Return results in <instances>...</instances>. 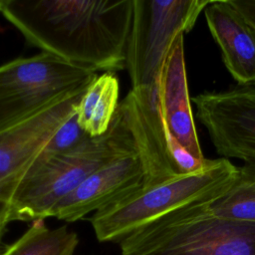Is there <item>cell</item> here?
<instances>
[{
    "instance_id": "1",
    "label": "cell",
    "mask_w": 255,
    "mask_h": 255,
    "mask_svg": "<svg viewBox=\"0 0 255 255\" xmlns=\"http://www.w3.org/2000/svg\"><path fill=\"white\" fill-rule=\"evenodd\" d=\"M1 13L42 52L95 71L126 67L132 0H4Z\"/></svg>"
},
{
    "instance_id": "2",
    "label": "cell",
    "mask_w": 255,
    "mask_h": 255,
    "mask_svg": "<svg viewBox=\"0 0 255 255\" xmlns=\"http://www.w3.org/2000/svg\"><path fill=\"white\" fill-rule=\"evenodd\" d=\"M137 154V147L123 113L117 109L108 130L89 136L61 153L42 152L35 159L13 198L11 221L51 217L55 206L88 176L107 163Z\"/></svg>"
},
{
    "instance_id": "3",
    "label": "cell",
    "mask_w": 255,
    "mask_h": 255,
    "mask_svg": "<svg viewBox=\"0 0 255 255\" xmlns=\"http://www.w3.org/2000/svg\"><path fill=\"white\" fill-rule=\"evenodd\" d=\"M170 211L120 241L121 255H255V223L220 218L208 204Z\"/></svg>"
},
{
    "instance_id": "4",
    "label": "cell",
    "mask_w": 255,
    "mask_h": 255,
    "mask_svg": "<svg viewBox=\"0 0 255 255\" xmlns=\"http://www.w3.org/2000/svg\"><path fill=\"white\" fill-rule=\"evenodd\" d=\"M238 167L227 158L208 159L201 168L159 184L140 187L93 214L91 224L101 242L121 241L142 225L183 206L211 202L225 193Z\"/></svg>"
},
{
    "instance_id": "5",
    "label": "cell",
    "mask_w": 255,
    "mask_h": 255,
    "mask_svg": "<svg viewBox=\"0 0 255 255\" xmlns=\"http://www.w3.org/2000/svg\"><path fill=\"white\" fill-rule=\"evenodd\" d=\"M97 71L52 54L17 58L0 66V131L9 129L55 103L86 91Z\"/></svg>"
},
{
    "instance_id": "6",
    "label": "cell",
    "mask_w": 255,
    "mask_h": 255,
    "mask_svg": "<svg viewBox=\"0 0 255 255\" xmlns=\"http://www.w3.org/2000/svg\"><path fill=\"white\" fill-rule=\"evenodd\" d=\"M208 0H132L126 53L131 88L157 83L168 50L179 34L189 32Z\"/></svg>"
},
{
    "instance_id": "7",
    "label": "cell",
    "mask_w": 255,
    "mask_h": 255,
    "mask_svg": "<svg viewBox=\"0 0 255 255\" xmlns=\"http://www.w3.org/2000/svg\"><path fill=\"white\" fill-rule=\"evenodd\" d=\"M84 93L66 97L0 131V228L11 222L13 198L30 167L60 127L76 114Z\"/></svg>"
},
{
    "instance_id": "8",
    "label": "cell",
    "mask_w": 255,
    "mask_h": 255,
    "mask_svg": "<svg viewBox=\"0 0 255 255\" xmlns=\"http://www.w3.org/2000/svg\"><path fill=\"white\" fill-rule=\"evenodd\" d=\"M118 108L132 133L143 166L141 187L153 186L204 166L173 148L160 112L157 83L131 88Z\"/></svg>"
},
{
    "instance_id": "9",
    "label": "cell",
    "mask_w": 255,
    "mask_h": 255,
    "mask_svg": "<svg viewBox=\"0 0 255 255\" xmlns=\"http://www.w3.org/2000/svg\"><path fill=\"white\" fill-rule=\"evenodd\" d=\"M192 102L218 154L255 161V88L204 92Z\"/></svg>"
},
{
    "instance_id": "10",
    "label": "cell",
    "mask_w": 255,
    "mask_h": 255,
    "mask_svg": "<svg viewBox=\"0 0 255 255\" xmlns=\"http://www.w3.org/2000/svg\"><path fill=\"white\" fill-rule=\"evenodd\" d=\"M183 35L173 40L157 81L158 102L165 129L173 148L200 164L206 159L201 151L192 117L184 61Z\"/></svg>"
},
{
    "instance_id": "11",
    "label": "cell",
    "mask_w": 255,
    "mask_h": 255,
    "mask_svg": "<svg viewBox=\"0 0 255 255\" xmlns=\"http://www.w3.org/2000/svg\"><path fill=\"white\" fill-rule=\"evenodd\" d=\"M144 171L136 154L117 158L88 176L53 209L51 217L74 222L137 191Z\"/></svg>"
},
{
    "instance_id": "12",
    "label": "cell",
    "mask_w": 255,
    "mask_h": 255,
    "mask_svg": "<svg viewBox=\"0 0 255 255\" xmlns=\"http://www.w3.org/2000/svg\"><path fill=\"white\" fill-rule=\"evenodd\" d=\"M203 11L229 73L241 85H255V27L229 0L210 1Z\"/></svg>"
},
{
    "instance_id": "13",
    "label": "cell",
    "mask_w": 255,
    "mask_h": 255,
    "mask_svg": "<svg viewBox=\"0 0 255 255\" xmlns=\"http://www.w3.org/2000/svg\"><path fill=\"white\" fill-rule=\"evenodd\" d=\"M119 80L112 72H105L89 85L77 109L80 128L92 137L104 134L117 112Z\"/></svg>"
},
{
    "instance_id": "14",
    "label": "cell",
    "mask_w": 255,
    "mask_h": 255,
    "mask_svg": "<svg viewBox=\"0 0 255 255\" xmlns=\"http://www.w3.org/2000/svg\"><path fill=\"white\" fill-rule=\"evenodd\" d=\"M79 244L76 232L66 225L49 228L44 219L31 226L0 255H74Z\"/></svg>"
},
{
    "instance_id": "15",
    "label": "cell",
    "mask_w": 255,
    "mask_h": 255,
    "mask_svg": "<svg viewBox=\"0 0 255 255\" xmlns=\"http://www.w3.org/2000/svg\"><path fill=\"white\" fill-rule=\"evenodd\" d=\"M208 210L220 218L255 223V161L238 167L233 184L208 204Z\"/></svg>"
},
{
    "instance_id": "16",
    "label": "cell",
    "mask_w": 255,
    "mask_h": 255,
    "mask_svg": "<svg viewBox=\"0 0 255 255\" xmlns=\"http://www.w3.org/2000/svg\"><path fill=\"white\" fill-rule=\"evenodd\" d=\"M89 135L80 128L77 121V112L53 135L44 151L48 153H61L73 149L82 143Z\"/></svg>"
},
{
    "instance_id": "17",
    "label": "cell",
    "mask_w": 255,
    "mask_h": 255,
    "mask_svg": "<svg viewBox=\"0 0 255 255\" xmlns=\"http://www.w3.org/2000/svg\"><path fill=\"white\" fill-rule=\"evenodd\" d=\"M229 2L255 27V0H229Z\"/></svg>"
},
{
    "instance_id": "18",
    "label": "cell",
    "mask_w": 255,
    "mask_h": 255,
    "mask_svg": "<svg viewBox=\"0 0 255 255\" xmlns=\"http://www.w3.org/2000/svg\"><path fill=\"white\" fill-rule=\"evenodd\" d=\"M5 231H6V227L4 228H0V253L4 250V247H3V238L5 236Z\"/></svg>"
}]
</instances>
